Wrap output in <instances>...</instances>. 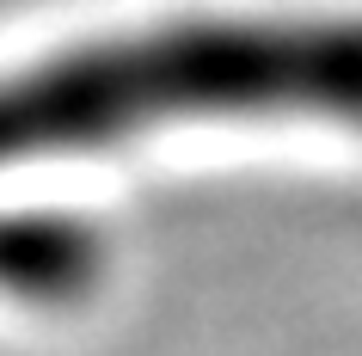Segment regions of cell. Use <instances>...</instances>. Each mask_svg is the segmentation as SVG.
Listing matches in <instances>:
<instances>
[{"label": "cell", "mask_w": 362, "mask_h": 356, "mask_svg": "<svg viewBox=\"0 0 362 356\" xmlns=\"http://www.w3.org/2000/svg\"><path fill=\"white\" fill-rule=\"evenodd\" d=\"M166 117H325L362 130V19H172L0 80V166L117 148Z\"/></svg>", "instance_id": "obj_1"}, {"label": "cell", "mask_w": 362, "mask_h": 356, "mask_svg": "<svg viewBox=\"0 0 362 356\" xmlns=\"http://www.w3.org/2000/svg\"><path fill=\"white\" fill-rule=\"evenodd\" d=\"M105 277V240L74 215L13 209L0 215V295L31 307L86 301Z\"/></svg>", "instance_id": "obj_2"}]
</instances>
